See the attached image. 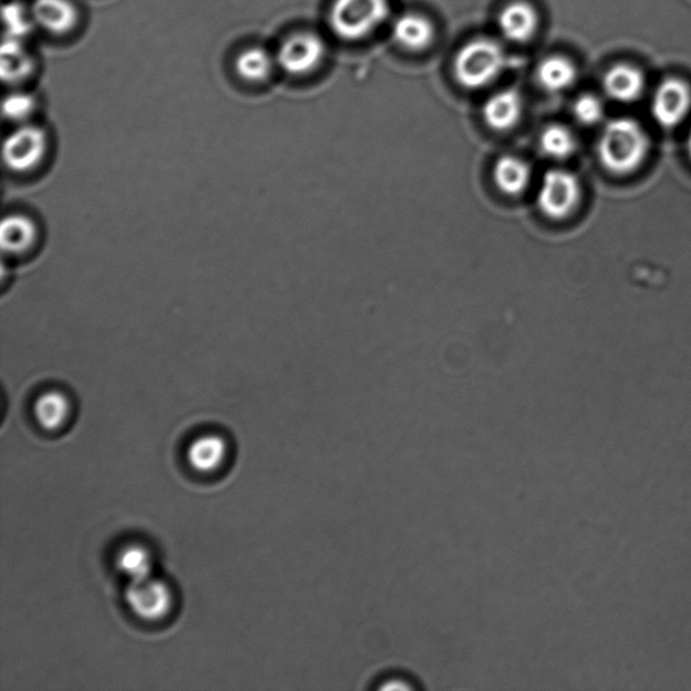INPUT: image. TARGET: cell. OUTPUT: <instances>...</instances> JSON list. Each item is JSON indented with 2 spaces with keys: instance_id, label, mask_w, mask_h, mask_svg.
Instances as JSON below:
<instances>
[{
  "instance_id": "6da1fadb",
  "label": "cell",
  "mask_w": 691,
  "mask_h": 691,
  "mask_svg": "<svg viewBox=\"0 0 691 691\" xmlns=\"http://www.w3.org/2000/svg\"><path fill=\"white\" fill-rule=\"evenodd\" d=\"M650 149L651 140L642 124L632 118H617L605 124L597 156L606 171L625 175L643 166Z\"/></svg>"
},
{
  "instance_id": "7a4b0ae2",
  "label": "cell",
  "mask_w": 691,
  "mask_h": 691,
  "mask_svg": "<svg viewBox=\"0 0 691 691\" xmlns=\"http://www.w3.org/2000/svg\"><path fill=\"white\" fill-rule=\"evenodd\" d=\"M506 53L500 44L489 38L470 41L454 61L456 81L463 88L480 89L495 82L506 68Z\"/></svg>"
},
{
  "instance_id": "3957f363",
  "label": "cell",
  "mask_w": 691,
  "mask_h": 691,
  "mask_svg": "<svg viewBox=\"0 0 691 691\" xmlns=\"http://www.w3.org/2000/svg\"><path fill=\"white\" fill-rule=\"evenodd\" d=\"M388 0H336L330 11V25L339 38L348 41L371 36L387 21Z\"/></svg>"
},
{
  "instance_id": "277c9868",
  "label": "cell",
  "mask_w": 691,
  "mask_h": 691,
  "mask_svg": "<svg viewBox=\"0 0 691 691\" xmlns=\"http://www.w3.org/2000/svg\"><path fill=\"white\" fill-rule=\"evenodd\" d=\"M581 197V181L574 173L551 169L543 175L537 206L547 218L560 220L574 213Z\"/></svg>"
},
{
  "instance_id": "5b68a950",
  "label": "cell",
  "mask_w": 691,
  "mask_h": 691,
  "mask_svg": "<svg viewBox=\"0 0 691 691\" xmlns=\"http://www.w3.org/2000/svg\"><path fill=\"white\" fill-rule=\"evenodd\" d=\"M48 138L41 128L22 126L5 140V166L15 174L31 173L41 167L47 156Z\"/></svg>"
},
{
  "instance_id": "8992f818",
  "label": "cell",
  "mask_w": 691,
  "mask_h": 691,
  "mask_svg": "<svg viewBox=\"0 0 691 691\" xmlns=\"http://www.w3.org/2000/svg\"><path fill=\"white\" fill-rule=\"evenodd\" d=\"M124 599L133 614L145 621L163 619L173 605L171 587L153 575L143 581L129 582Z\"/></svg>"
},
{
  "instance_id": "52a82bcc",
  "label": "cell",
  "mask_w": 691,
  "mask_h": 691,
  "mask_svg": "<svg viewBox=\"0 0 691 691\" xmlns=\"http://www.w3.org/2000/svg\"><path fill=\"white\" fill-rule=\"evenodd\" d=\"M326 56V45L313 33H298L282 43L276 62L289 75L302 76L316 70Z\"/></svg>"
},
{
  "instance_id": "ba28073f",
  "label": "cell",
  "mask_w": 691,
  "mask_h": 691,
  "mask_svg": "<svg viewBox=\"0 0 691 691\" xmlns=\"http://www.w3.org/2000/svg\"><path fill=\"white\" fill-rule=\"evenodd\" d=\"M691 110V87L679 77H667L655 89L651 112L663 129L681 124Z\"/></svg>"
},
{
  "instance_id": "9c48e42d",
  "label": "cell",
  "mask_w": 691,
  "mask_h": 691,
  "mask_svg": "<svg viewBox=\"0 0 691 691\" xmlns=\"http://www.w3.org/2000/svg\"><path fill=\"white\" fill-rule=\"evenodd\" d=\"M604 93L619 104H633L642 98L645 76L642 70L628 62L611 65L603 77Z\"/></svg>"
},
{
  "instance_id": "30bf717a",
  "label": "cell",
  "mask_w": 691,
  "mask_h": 691,
  "mask_svg": "<svg viewBox=\"0 0 691 691\" xmlns=\"http://www.w3.org/2000/svg\"><path fill=\"white\" fill-rule=\"evenodd\" d=\"M540 26V16L531 4L513 2L504 8L498 15V27L504 37L511 43H526L535 36Z\"/></svg>"
},
{
  "instance_id": "8fae6325",
  "label": "cell",
  "mask_w": 691,
  "mask_h": 691,
  "mask_svg": "<svg viewBox=\"0 0 691 691\" xmlns=\"http://www.w3.org/2000/svg\"><path fill=\"white\" fill-rule=\"evenodd\" d=\"M523 112L521 96L513 89L500 90L492 95L484 105L483 116L486 124L497 132L517 126Z\"/></svg>"
},
{
  "instance_id": "7c38bea8",
  "label": "cell",
  "mask_w": 691,
  "mask_h": 691,
  "mask_svg": "<svg viewBox=\"0 0 691 691\" xmlns=\"http://www.w3.org/2000/svg\"><path fill=\"white\" fill-rule=\"evenodd\" d=\"M33 20L54 34L71 32L77 24V10L70 0H34Z\"/></svg>"
},
{
  "instance_id": "4fadbf2b",
  "label": "cell",
  "mask_w": 691,
  "mask_h": 691,
  "mask_svg": "<svg viewBox=\"0 0 691 691\" xmlns=\"http://www.w3.org/2000/svg\"><path fill=\"white\" fill-rule=\"evenodd\" d=\"M36 225L29 217L13 214L5 218L3 223L2 240L3 251L10 257L20 258L27 256L37 246L39 234Z\"/></svg>"
},
{
  "instance_id": "5bb4252c",
  "label": "cell",
  "mask_w": 691,
  "mask_h": 691,
  "mask_svg": "<svg viewBox=\"0 0 691 691\" xmlns=\"http://www.w3.org/2000/svg\"><path fill=\"white\" fill-rule=\"evenodd\" d=\"M228 457V445L217 434L202 435L186 450V461L199 473H213L222 466Z\"/></svg>"
},
{
  "instance_id": "9a60e30c",
  "label": "cell",
  "mask_w": 691,
  "mask_h": 691,
  "mask_svg": "<svg viewBox=\"0 0 691 691\" xmlns=\"http://www.w3.org/2000/svg\"><path fill=\"white\" fill-rule=\"evenodd\" d=\"M392 34L395 41L401 47L412 52H421L433 43L434 26L426 16L404 14L396 19Z\"/></svg>"
},
{
  "instance_id": "2e32d148",
  "label": "cell",
  "mask_w": 691,
  "mask_h": 691,
  "mask_svg": "<svg viewBox=\"0 0 691 691\" xmlns=\"http://www.w3.org/2000/svg\"><path fill=\"white\" fill-rule=\"evenodd\" d=\"M531 174L529 163L514 156L498 158L493 169V179L497 189L509 196H517L524 192L531 183Z\"/></svg>"
},
{
  "instance_id": "e0dca14e",
  "label": "cell",
  "mask_w": 691,
  "mask_h": 691,
  "mask_svg": "<svg viewBox=\"0 0 691 691\" xmlns=\"http://www.w3.org/2000/svg\"><path fill=\"white\" fill-rule=\"evenodd\" d=\"M71 415V401L61 390H48L34 403V417L48 432L61 428Z\"/></svg>"
},
{
  "instance_id": "ac0fdd59",
  "label": "cell",
  "mask_w": 691,
  "mask_h": 691,
  "mask_svg": "<svg viewBox=\"0 0 691 691\" xmlns=\"http://www.w3.org/2000/svg\"><path fill=\"white\" fill-rule=\"evenodd\" d=\"M578 71L573 62L562 56H553L541 62L537 81L548 93L557 94L574 86Z\"/></svg>"
},
{
  "instance_id": "d6986e66",
  "label": "cell",
  "mask_w": 691,
  "mask_h": 691,
  "mask_svg": "<svg viewBox=\"0 0 691 691\" xmlns=\"http://www.w3.org/2000/svg\"><path fill=\"white\" fill-rule=\"evenodd\" d=\"M117 566L130 582L143 581L153 575V557L149 549L138 543L124 546L118 553Z\"/></svg>"
},
{
  "instance_id": "ffe728a7",
  "label": "cell",
  "mask_w": 691,
  "mask_h": 691,
  "mask_svg": "<svg viewBox=\"0 0 691 691\" xmlns=\"http://www.w3.org/2000/svg\"><path fill=\"white\" fill-rule=\"evenodd\" d=\"M274 64V59L264 48L253 47L238 56L235 70L243 81L260 83L269 77Z\"/></svg>"
},
{
  "instance_id": "44dd1931",
  "label": "cell",
  "mask_w": 691,
  "mask_h": 691,
  "mask_svg": "<svg viewBox=\"0 0 691 691\" xmlns=\"http://www.w3.org/2000/svg\"><path fill=\"white\" fill-rule=\"evenodd\" d=\"M542 151L554 160H565L570 157L577 149V140L562 124H551V126L543 130L541 135Z\"/></svg>"
},
{
  "instance_id": "7402d4cb",
  "label": "cell",
  "mask_w": 691,
  "mask_h": 691,
  "mask_svg": "<svg viewBox=\"0 0 691 691\" xmlns=\"http://www.w3.org/2000/svg\"><path fill=\"white\" fill-rule=\"evenodd\" d=\"M32 70V61L21 50L15 39L5 43L3 48V76L10 78L11 82L19 81Z\"/></svg>"
},
{
  "instance_id": "603a6c76",
  "label": "cell",
  "mask_w": 691,
  "mask_h": 691,
  "mask_svg": "<svg viewBox=\"0 0 691 691\" xmlns=\"http://www.w3.org/2000/svg\"><path fill=\"white\" fill-rule=\"evenodd\" d=\"M573 114L577 122L583 126H594L603 121L605 116L604 104L598 96L593 94H582L573 105Z\"/></svg>"
},
{
  "instance_id": "cb8c5ba5",
  "label": "cell",
  "mask_w": 691,
  "mask_h": 691,
  "mask_svg": "<svg viewBox=\"0 0 691 691\" xmlns=\"http://www.w3.org/2000/svg\"><path fill=\"white\" fill-rule=\"evenodd\" d=\"M36 101L29 94H10L3 101V114L10 121L22 122L33 114Z\"/></svg>"
},
{
  "instance_id": "d4e9b609",
  "label": "cell",
  "mask_w": 691,
  "mask_h": 691,
  "mask_svg": "<svg viewBox=\"0 0 691 691\" xmlns=\"http://www.w3.org/2000/svg\"><path fill=\"white\" fill-rule=\"evenodd\" d=\"M688 151H689V156L691 158V133L689 135V141H688Z\"/></svg>"
}]
</instances>
